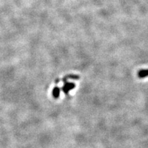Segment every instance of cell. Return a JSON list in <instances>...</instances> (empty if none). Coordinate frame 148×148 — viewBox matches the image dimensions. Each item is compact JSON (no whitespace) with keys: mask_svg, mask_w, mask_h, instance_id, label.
<instances>
[{"mask_svg":"<svg viewBox=\"0 0 148 148\" xmlns=\"http://www.w3.org/2000/svg\"><path fill=\"white\" fill-rule=\"evenodd\" d=\"M74 87H75V84H74L71 83V82H66L64 86L62 87V90H63V91L65 93H67L69 92V90L73 89Z\"/></svg>","mask_w":148,"mask_h":148,"instance_id":"1","label":"cell"},{"mask_svg":"<svg viewBox=\"0 0 148 148\" xmlns=\"http://www.w3.org/2000/svg\"><path fill=\"white\" fill-rule=\"evenodd\" d=\"M138 75L140 78H144L148 76V69H143L140 70L138 73Z\"/></svg>","mask_w":148,"mask_h":148,"instance_id":"2","label":"cell"},{"mask_svg":"<svg viewBox=\"0 0 148 148\" xmlns=\"http://www.w3.org/2000/svg\"><path fill=\"white\" fill-rule=\"evenodd\" d=\"M60 88H58V86L54 87L53 91H52V95L55 98H58L60 95Z\"/></svg>","mask_w":148,"mask_h":148,"instance_id":"3","label":"cell"}]
</instances>
